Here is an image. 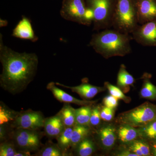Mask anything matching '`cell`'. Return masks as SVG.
<instances>
[{"label":"cell","mask_w":156,"mask_h":156,"mask_svg":"<svg viewBox=\"0 0 156 156\" xmlns=\"http://www.w3.org/2000/svg\"><path fill=\"white\" fill-rule=\"evenodd\" d=\"M138 25L136 0H118L112 27L120 32L130 34Z\"/></svg>","instance_id":"cell-3"},{"label":"cell","mask_w":156,"mask_h":156,"mask_svg":"<svg viewBox=\"0 0 156 156\" xmlns=\"http://www.w3.org/2000/svg\"><path fill=\"white\" fill-rule=\"evenodd\" d=\"M38 156H64L68 155V154L66 153L61 149L58 144H50L47 146L40 151Z\"/></svg>","instance_id":"cell-25"},{"label":"cell","mask_w":156,"mask_h":156,"mask_svg":"<svg viewBox=\"0 0 156 156\" xmlns=\"http://www.w3.org/2000/svg\"><path fill=\"white\" fill-rule=\"evenodd\" d=\"M14 144L9 142H4L0 146V156H15L17 151Z\"/></svg>","instance_id":"cell-27"},{"label":"cell","mask_w":156,"mask_h":156,"mask_svg":"<svg viewBox=\"0 0 156 156\" xmlns=\"http://www.w3.org/2000/svg\"><path fill=\"white\" fill-rule=\"evenodd\" d=\"M134 142L142 153L143 156H150L151 155L150 149L148 145L143 140H135Z\"/></svg>","instance_id":"cell-31"},{"label":"cell","mask_w":156,"mask_h":156,"mask_svg":"<svg viewBox=\"0 0 156 156\" xmlns=\"http://www.w3.org/2000/svg\"><path fill=\"white\" fill-rule=\"evenodd\" d=\"M30 152L20 150V151H17L15 156H30Z\"/></svg>","instance_id":"cell-34"},{"label":"cell","mask_w":156,"mask_h":156,"mask_svg":"<svg viewBox=\"0 0 156 156\" xmlns=\"http://www.w3.org/2000/svg\"><path fill=\"white\" fill-rule=\"evenodd\" d=\"M92 108L91 106H82L76 109V125L89 126Z\"/></svg>","instance_id":"cell-20"},{"label":"cell","mask_w":156,"mask_h":156,"mask_svg":"<svg viewBox=\"0 0 156 156\" xmlns=\"http://www.w3.org/2000/svg\"><path fill=\"white\" fill-rule=\"evenodd\" d=\"M133 40L144 46L156 45V20L140 24L132 32Z\"/></svg>","instance_id":"cell-9"},{"label":"cell","mask_w":156,"mask_h":156,"mask_svg":"<svg viewBox=\"0 0 156 156\" xmlns=\"http://www.w3.org/2000/svg\"><path fill=\"white\" fill-rule=\"evenodd\" d=\"M73 129V127H65L63 131L56 138L58 146L66 153H67L69 149L71 147Z\"/></svg>","instance_id":"cell-21"},{"label":"cell","mask_w":156,"mask_h":156,"mask_svg":"<svg viewBox=\"0 0 156 156\" xmlns=\"http://www.w3.org/2000/svg\"><path fill=\"white\" fill-rule=\"evenodd\" d=\"M12 36L17 38L28 40L33 42H36L38 40L34 31L31 21L24 16H22V19L13 30Z\"/></svg>","instance_id":"cell-11"},{"label":"cell","mask_w":156,"mask_h":156,"mask_svg":"<svg viewBox=\"0 0 156 156\" xmlns=\"http://www.w3.org/2000/svg\"><path fill=\"white\" fill-rule=\"evenodd\" d=\"M89 126L76 125L73 129L72 136L71 147L75 148L85 138L88 137L90 133Z\"/></svg>","instance_id":"cell-19"},{"label":"cell","mask_w":156,"mask_h":156,"mask_svg":"<svg viewBox=\"0 0 156 156\" xmlns=\"http://www.w3.org/2000/svg\"><path fill=\"white\" fill-rule=\"evenodd\" d=\"M44 128L46 135L50 138H57L64 130V124L58 114L45 119Z\"/></svg>","instance_id":"cell-14"},{"label":"cell","mask_w":156,"mask_h":156,"mask_svg":"<svg viewBox=\"0 0 156 156\" xmlns=\"http://www.w3.org/2000/svg\"><path fill=\"white\" fill-rule=\"evenodd\" d=\"M156 120V105L146 102L135 108L124 112L118 117L121 125L141 128Z\"/></svg>","instance_id":"cell-5"},{"label":"cell","mask_w":156,"mask_h":156,"mask_svg":"<svg viewBox=\"0 0 156 156\" xmlns=\"http://www.w3.org/2000/svg\"><path fill=\"white\" fill-rule=\"evenodd\" d=\"M98 134L101 145L104 147L109 149L114 146L116 135L113 127L107 126L101 128Z\"/></svg>","instance_id":"cell-16"},{"label":"cell","mask_w":156,"mask_h":156,"mask_svg":"<svg viewBox=\"0 0 156 156\" xmlns=\"http://www.w3.org/2000/svg\"><path fill=\"white\" fill-rule=\"evenodd\" d=\"M12 137L15 146L21 150L29 152L35 151L41 146V136L37 131L15 129Z\"/></svg>","instance_id":"cell-7"},{"label":"cell","mask_w":156,"mask_h":156,"mask_svg":"<svg viewBox=\"0 0 156 156\" xmlns=\"http://www.w3.org/2000/svg\"><path fill=\"white\" fill-rule=\"evenodd\" d=\"M118 0H86L88 8L94 13L93 30L99 31L112 27L113 17Z\"/></svg>","instance_id":"cell-4"},{"label":"cell","mask_w":156,"mask_h":156,"mask_svg":"<svg viewBox=\"0 0 156 156\" xmlns=\"http://www.w3.org/2000/svg\"><path fill=\"white\" fill-rule=\"evenodd\" d=\"M118 100L114 96L110 95L104 98L103 102L105 106L114 109L118 106Z\"/></svg>","instance_id":"cell-32"},{"label":"cell","mask_w":156,"mask_h":156,"mask_svg":"<svg viewBox=\"0 0 156 156\" xmlns=\"http://www.w3.org/2000/svg\"><path fill=\"white\" fill-rule=\"evenodd\" d=\"M100 110L98 107L92 108L90 119V126L96 127L100 124L101 120Z\"/></svg>","instance_id":"cell-29"},{"label":"cell","mask_w":156,"mask_h":156,"mask_svg":"<svg viewBox=\"0 0 156 156\" xmlns=\"http://www.w3.org/2000/svg\"><path fill=\"white\" fill-rule=\"evenodd\" d=\"M45 119L40 112L29 111L17 115L13 121L12 126L15 129L37 131L44 127Z\"/></svg>","instance_id":"cell-8"},{"label":"cell","mask_w":156,"mask_h":156,"mask_svg":"<svg viewBox=\"0 0 156 156\" xmlns=\"http://www.w3.org/2000/svg\"><path fill=\"white\" fill-rule=\"evenodd\" d=\"M118 156H137L136 154L132 152L130 149L124 150L120 151L116 155Z\"/></svg>","instance_id":"cell-33"},{"label":"cell","mask_w":156,"mask_h":156,"mask_svg":"<svg viewBox=\"0 0 156 156\" xmlns=\"http://www.w3.org/2000/svg\"><path fill=\"white\" fill-rule=\"evenodd\" d=\"M114 109L109 108L107 107H104L100 111L101 117V120L106 122H109L112 119L114 116Z\"/></svg>","instance_id":"cell-30"},{"label":"cell","mask_w":156,"mask_h":156,"mask_svg":"<svg viewBox=\"0 0 156 156\" xmlns=\"http://www.w3.org/2000/svg\"><path fill=\"white\" fill-rule=\"evenodd\" d=\"M138 23L156 20V0H136Z\"/></svg>","instance_id":"cell-10"},{"label":"cell","mask_w":156,"mask_h":156,"mask_svg":"<svg viewBox=\"0 0 156 156\" xmlns=\"http://www.w3.org/2000/svg\"><path fill=\"white\" fill-rule=\"evenodd\" d=\"M87 9L86 0H63L60 14L66 20L86 26Z\"/></svg>","instance_id":"cell-6"},{"label":"cell","mask_w":156,"mask_h":156,"mask_svg":"<svg viewBox=\"0 0 156 156\" xmlns=\"http://www.w3.org/2000/svg\"><path fill=\"white\" fill-rule=\"evenodd\" d=\"M144 83L140 91L141 98L149 100H156V87L146 77H144Z\"/></svg>","instance_id":"cell-22"},{"label":"cell","mask_w":156,"mask_h":156,"mask_svg":"<svg viewBox=\"0 0 156 156\" xmlns=\"http://www.w3.org/2000/svg\"><path fill=\"white\" fill-rule=\"evenodd\" d=\"M140 137L144 139H156V120L138 129Z\"/></svg>","instance_id":"cell-24"},{"label":"cell","mask_w":156,"mask_h":156,"mask_svg":"<svg viewBox=\"0 0 156 156\" xmlns=\"http://www.w3.org/2000/svg\"><path fill=\"white\" fill-rule=\"evenodd\" d=\"M132 39L129 34L122 33L114 29H106L93 34L89 46L105 58L124 56L131 52Z\"/></svg>","instance_id":"cell-2"},{"label":"cell","mask_w":156,"mask_h":156,"mask_svg":"<svg viewBox=\"0 0 156 156\" xmlns=\"http://www.w3.org/2000/svg\"><path fill=\"white\" fill-rule=\"evenodd\" d=\"M55 83L57 86L70 89L72 92L77 93L85 100H90L98 93L105 90V88L104 87H96L89 83L82 84L75 87H69L59 83Z\"/></svg>","instance_id":"cell-13"},{"label":"cell","mask_w":156,"mask_h":156,"mask_svg":"<svg viewBox=\"0 0 156 156\" xmlns=\"http://www.w3.org/2000/svg\"><path fill=\"white\" fill-rule=\"evenodd\" d=\"M153 149L154 154V155L156 156V143L154 144L153 145Z\"/></svg>","instance_id":"cell-35"},{"label":"cell","mask_w":156,"mask_h":156,"mask_svg":"<svg viewBox=\"0 0 156 156\" xmlns=\"http://www.w3.org/2000/svg\"><path fill=\"white\" fill-rule=\"evenodd\" d=\"M47 89L51 91L53 96L57 100L64 103H73L81 106H92V105L96 102V101L88 100H80L73 97L71 95L68 94L66 92L59 89L56 86L54 82H50L47 85Z\"/></svg>","instance_id":"cell-12"},{"label":"cell","mask_w":156,"mask_h":156,"mask_svg":"<svg viewBox=\"0 0 156 156\" xmlns=\"http://www.w3.org/2000/svg\"><path fill=\"white\" fill-rule=\"evenodd\" d=\"M15 113L10 110H7L1 107V125H3L5 123L8 122L9 121L15 119L17 116Z\"/></svg>","instance_id":"cell-28"},{"label":"cell","mask_w":156,"mask_h":156,"mask_svg":"<svg viewBox=\"0 0 156 156\" xmlns=\"http://www.w3.org/2000/svg\"><path fill=\"white\" fill-rule=\"evenodd\" d=\"M117 133L119 139L124 143H131L139 136L138 129L126 124L120 126Z\"/></svg>","instance_id":"cell-17"},{"label":"cell","mask_w":156,"mask_h":156,"mask_svg":"<svg viewBox=\"0 0 156 156\" xmlns=\"http://www.w3.org/2000/svg\"><path fill=\"white\" fill-rule=\"evenodd\" d=\"M0 61L2 72L0 84L12 94L23 92L33 80L37 73L38 58L35 53H18L4 45L0 36Z\"/></svg>","instance_id":"cell-1"},{"label":"cell","mask_w":156,"mask_h":156,"mask_svg":"<svg viewBox=\"0 0 156 156\" xmlns=\"http://www.w3.org/2000/svg\"><path fill=\"white\" fill-rule=\"evenodd\" d=\"M75 148H76L77 154L80 156L91 155L95 151L94 143L87 137L82 140Z\"/></svg>","instance_id":"cell-23"},{"label":"cell","mask_w":156,"mask_h":156,"mask_svg":"<svg viewBox=\"0 0 156 156\" xmlns=\"http://www.w3.org/2000/svg\"><path fill=\"white\" fill-rule=\"evenodd\" d=\"M57 114L61 118L65 127H74L76 125V109L73 108L69 103H65Z\"/></svg>","instance_id":"cell-18"},{"label":"cell","mask_w":156,"mask_h":156,"mask_svg":"<svg viewBox=\"0 0 156 156\" xmlns=\"http://www.w3.org/2000/svg\"><path fill=\"white\" fill-rule=\"evenodd\" d=\"M135 81L134 77L126 69L125 65H121L117 76V87L124 93H127L129 92L130 87L133 86Z\"/></svg>","instance_id":"cell-15"},{"label":"cell","mask_w":156,"mask_h":156,"mask_svg":"<svg viewBox=\"0 0 156 156\" xmlns=\"http://www.w3.org/2000/svg\"><path fill=\"white\" fill-rule=\"evenodd\" d=\"M105 86L108 90L110 95L114 96L117 99L123 100L127 103L131 102V98L126 96L123 91L118 87L114 86L108 82L105 83Z\"/></svg>","instance_id":"cell-26"}]
</instances>
